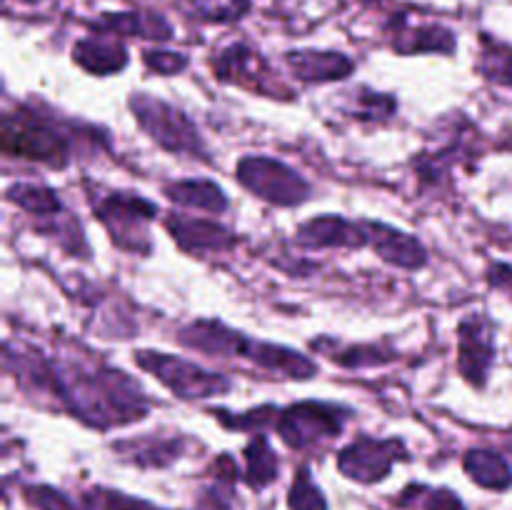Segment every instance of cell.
<instances>
[{"label":"cell","mask_w":512,"mask_h":510,"mask_svg":"<svg viewBox=\"0 0 512 510\" xmlns=\"http://www.w3.org/2000/svg\"><path fill=\"white\" fill-rule=\"evenodd\" d=\"M180 338H183V343L208 350V353H240L245 358H253L255 363L265 365V368L283 370L290 378H310L315 370L310 360L300 358V355L290 353V350L265 343H250V340L230 333V330H225L218 323H195Z\"/></svg>","instance_id":"cell-1"},{"label":"cell","mask_w":512,"mask_h":510,"mask_svg":"<svg viewBox=\"0 0 512 510\" xmlns=\"http://www.w3.org/2000/svg\"><path fill=\"white\" fill-rule=\"evenodd\" d=\"M3 148L5 153L43 160L55 168L68 163V143L63 135L33 113H18L5 118Z\"/></svg>","instance_id":"cell-2"},{"label":"cell","mask_w":512,"mask_h":510,"mask_svg":"<svg viewBox=\"0 0 512 510\" xmlns=\"http://www.w3.org/2000/svg\"><path fill=\"white\" fill-rule=\"evenodd\" d=\"M238 178L245 188L278 205H295L308 198V183L288 165L270 158H245L238 165Z\"/></svg>","instance_id":"cell-3"},{"label":"cell","mask_w":512,"mask_h":510,"mask_svg":"<svg viewBox=\"0 0 512 510\" xmlns=\"http://www.w3.org/2000/svg\"><path fill=\"white\" fill-rule=\"evenodd\" d=\"M130 105H133L135 115H138V123L143 125L163 148L198 153V138H195L193 125L183 118V113L173 110L170 105L148 98V95H135Z\"/></svg>","instance_id":"cell-4"},{"label":"cell","mask_w":512,"mask_h":510,"mask_svg":"<svg viewBox=\"0 0 512 510\" xmlns=\"http://www.w3.org/2000/svg\"><path fill=\"white\" fill-rule=\"evenodd\" d=\"M138 363L150 373H155V378L163 380L170 390H175L183 398H203V395H213L228 388V380L205 373V370L195 368L185 360L168 358V355L138 353Z\"/></svg>","instance_id":"cell-5"},{"label":"cell","mask_w":512,"mask_h":510,"mask_svg":"<svg viewBox=\"0 0 512 510\" xmlns=\"http://www.w3.org/2000/svg\"><path fill=\"white\" fill-rule=\"evenodd\" d=\"M340 428H343L340 410L323 403H300L280 415V435L293 448L308 445L320 435H335Z\"/></svg>","instance_id":"cell-6"},{"label":"cell","mask_w":512,"mask_h":510,"mask_svg":"<svg viewBox=\"0 0 512 510\" xmlns=\"http://www.w3.org/2000/svg\"><path fill=\"white\" fill-rule=\"evenodd\" d=\"M400 443L390 440V443H378V440H358L350 448L340 453V470L348 478L363 480V483H373V480L383 478L390 470L393 460L398 458Z\"/></svg>","instance_id":"cell-7"},{"label":"cell","mask_w":512,"mask_h":510,"mask_svg":"<svg viewBox=\"0 0 512 510\" xmlns=\"http://www.w3.org/2000/svg\"><path fill=\"white\" fill-rule=\"evenodd\" d=\"M493 363V343L483 325L468 320L460 325V368L473 383H483Z\"/></svg>","instance_id":"cell-8"},{"label":"cell","mask_w":512,"mask_h":510,"mask_svg":"<svg viewBox=\"0 0 512 510\" xmlns=\"http://www.w3.org/2000/svg\"><path fill=\"white\" fill-rule=\"evenodd\" d=\"M168 230L185 250H218L230 245L228 230H223L215 223H208V220L173 215V218H168Z\"/></svg>","instance_id":"cell-9"},{"label":"cell","mask_w":512,"mask_h":510,"mask_svg":"<svg viewBox=\"0 0 512 510\" xmlns=\"http://www.w3.org/2000/svg\"><path fill=\"white\" fill-rule=\"evenodd\" d=\"M298 238L305 245H345V248H353V245H363L368 235L343 218H315L300 228Z\"/></svg>","instance_id":"cell-10"},{"label":"cell","mask_w":512,"mask_h":510,"mask_svg":"<svg viewBox=\"0 0 512 510\" xmlns=\"http://www.w3.org/2000/svg\"><path fill=\"white\" fill-rule=\"evenodd\" d=\"M288 63L303 80H338L353 70V63L338 53H290Z\"/></svg>","instance_id":"cell-11"},{"label":"cell","mask_w":512,"mask_h":510,"mask_svg":"<svg viewBox=\"0 0 512 510\" xmlns=\"http://www.w3.org/2000/svg\"><path fill=\"white\" fill-rule=\"evenodd\" d=\"M98 218H103L108 223V228L113 230L115 238L120 235H128L130 223H140V220H148L155 215V208L150 203H145L143 198H130V195H115L108 198L98 210Z\"/></svg>","instance_id":"cell-12"},{"label":"cell","mask_w":512,"mask_h":510,"mask_svg":"<svg viewBox=\"0 0 512 510\" xmlns=\"http://www.w3.org/2000/svg\"><path fill=\"white\" fill-rule=\"evenodd\" d=\"M465 470L483 488L505 490L512 483L510 465L493 450H470L468 458H465Z\"/></svg>","instance_id":"cell-13"},{"label":"cell","mask_w":512,"mask_h":510,"mask_svg":"<svg viewBox=\"0 0 512 510\" xmlns=\"http://www.w3.org/2000/svg\"><path fill=\"white\" fill-rule=\"evenodd\" d=\"M375 245H378V253L383 255L385 260H390V263L395 265H403V268H418V265L425 263V255H423V248H420V243L415 238H408V235L403 233H395V230L385 228L383 225V233L380 235V228L375 225Z\"/></svg>","instance_id":"cell-14"},{"label":"cell","mask_w":512,"mask_h":510,"mask_svg":"<svg viewBox=\"0 0 512 510\" xmlns=\"http://www.w3.org/2000/svg\"><path fill=\"white\" fill-rule=\"evenodd\" d=\"M75 60L90 73H113L125 65V50L123 45L90 38L75 45Z\"/></svg>","instance_id":"cell-15"},{"label":"cell","mask_w":512,"mask_h":510,"mask_svg":"<svg viewBox=\"0 0 512 510\" xmlns=\"http://www.w3.org/2000/svg\"><path fill=\"white\" fill-rule=\"evenodd\" d=\"M168 195L183 205H193V208L208 210V213H220L225 210L228 200L223 198L218 188L208 180H183L168 188Z\"/></svg>","instance_id":"cell-16"},{"label":"cell","mask_w":512,"mask_h":510,"mask_svg":"<svg viewBox=\"0 0 512 510\" xmlns=\"http://www.w3.org/2000/svg\"><path fill=\"white\" fill-rule=\"evenodd\" d=\"M100 23H103L105 30H115V33L145 35V38H170V25L163 18H155V15H108Z\"/></svg>","instance_id":"cell-17"},{"label":"cell","mask_w":512,"mask_h":510,"mask_svg":"<svg viewBox=\"0 0 512 510\" xmlns=\"http://www.w3.org/2000/svg\"><path fill=\"white\" fill-rule=\"evenodd\" d=\"M245 458H248V480L255 488L268 485L278 475V460L265 438H255L245 450Z\"/></svg>","instance_id":"cell-18"},{"label":"cell","mask_w":512,"mask_h":510,"mask_svg":"<svg viewBox=\"0 0 512 510\" xmlns=\"http://www.w3.org/2000/svg\"><path fill=\"white\" fill-rule=\"evenodd\" d=\"M8 198L23 205L30 213H55V210H60L58 198L50 190L35 188V185H15V188H10Z\"/></svg>","instance_id":"cell-19"},{"label":"cell","mask_w":512,"mask_h":510,"mask_svg":"<svg viewBox=\"0 0 512 510\" xmlns=\"http://www.w3.org/2000/svg\"><path fill=\"white\" fill-rule=\"evenodd\" d=\"M288 503L293 510H325L323 495H320V490L313 485L308 470H300L298 473L293 490H290L288 495Z\"/></svg>","instance_id":"cell-20"},{"label":"cell","mask_w":512,"mask_h":510,"mask_svg":"<svg viewBox=\"0 0 512 510\" xmlns=\"http://www.w3.org/2000/svg\"><path fill=\"white\" fill-rule=\"evenodd\" d=\"M195 8L200 18L228 23V20H238L250 8V0H195Z\"/></svg>","instance_id":"cell-21"},{"label":"cell","mask_w":512,"mask_h":510,"mask_svg":"<svg viewBox=\"0 0 512 510\" xmlns=\"http://www.w3.org/2000/svg\"><path fill=\"white\" fill-rule=\"evenodd\" d=\"M455 45L453 33L440 25H425V28L415 30L413 33V43L405 45L403 50H445L450 53Z\"/></svg>","instance_id":"cell-22"},{"label":"cell","mask_w":512,"mask_h":510,"mask_svg":"<svg viewBox=\"0 0 512 510\" xmlns=\"http://www.w3.org/2000/svg\"><path fill=\"white\" fill-rule=\"evenodd\" d=\"M483 70L488 78L512 85V48H505V45L490 48L483 58Z\"/></svg>","instance_id":"cell-23"},{"label":"cell","mask_w":512,"mask_h":510,"mask_svg":"<svg viewBox=\"0 0 512 510\" xmlns=\"http://www.w3.org/2000/svg\"><path fill=\"white\" fill-rule=\"evenodd\" d=\"M145 63L160 73H178L185 68V58L178 53H145Z\"/></svg>","instance_id":"cell-24"},{"label":"cell","mask_w":512,"mask_h":510,"mask_svg":"<svg viewBox=\"0 0 512 510\" xmlns=\"http://www.w3.org/2000/svg\"><path fill=\"white\" fill-rule=\"evenodd\" d=\"M90 500H98L105 510H155L150 508L148 503H138V500L123 498V495H115V493H95V498Z\"/></svg>","instance_id":"cell-25"},{"label":"cell","mask_w":512,"mask_h":510,"mask_svg":"<svg viewBox=\"0 0 512 510\" xmlns=\"http://www.w3.org/2000/svg\"><path fill=\"white\" fill-rule=\"evenodd\" d=\"M428 510H463V505H460V500L455 498L453 493H448V490H440V493H435L433 498H430Z\"/></svg>","instance_id":"cell-26"},{"label":"cell","mask_w":512,"mask_h":510,"mask_svg":"<svg viewBox=\"0 0 512 510\" xmlns=\"http://www.w3.org/2000/svg\"><path fill=\"white\" fill-rule=\"evenodd\" d=\"M25 3H38V0H25Z\"/></svg>","instance_id":"cell-27"}]
</instances>
